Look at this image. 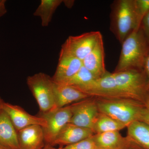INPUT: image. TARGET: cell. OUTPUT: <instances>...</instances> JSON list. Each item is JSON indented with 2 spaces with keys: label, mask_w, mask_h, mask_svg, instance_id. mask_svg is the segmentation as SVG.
I'll return each mask as SVG.
<instances>
[{
  "label": "cell",
  "mask_w": 149,
  "mask_h": 149,
  "mask_svg": "<svg viewBox=\"0 0 149 149\" xmlns=\"http://www.w3.org/2000/svg\"><path fill=\"white\" fill-rule=\"evenodd\" d=\"M121 45L119 60L113 72L143 69L149 55V41L141 27L130 34Z\"/></svg>",
  "instance_id": "1"
},
{
  "label": "cell",
  "mask_w": 149,
  "mask_h": 149,
  "mask_svg": "<svg viewBox=\"0 0 149 149\" xmlns=\"http://www.w3.org/2000/svg\"><path fill=\"white\" fill-rule=\"evenodd\" d=\"M111 9L110 29L121 44L140 27L136 0H115Z\"/></svg>",
  "instance_id": "2"
},
{
  "label": "cell",
  "mask_w": 149,
  "mask_h": 149,
  "mask_svg": "<svg viewBox=\"0 0 149 149\" xmlns=\"http://www.w3.org/2000/svg\"><path fill=\"white\" fill-rule=\"evenodd\" d=\"M99 111L118 120L127 127L133 121L140 120L145 104L128 98L96 97Z\"/></svg>",
  "instance_id": "3"
},
{
  "label": "cell",
  "mask_w": 149,
  "mask_h": 149,
  "mask_svg": "<svg viewBox=\"0 0 149 149\" xmlns=\"http://www.w3.org/2000/svg\"><path fill=\"white\" fill-rule=\"evenodd\" d=\"M112 73L120 98L145 103L149 95V88L143 69L129 70Z\"/></svg>",
  "instance_id": "4"
},
{
  "label": "cell",
  "mask_w": 149,
  "mask_h": 149,
  "mask_svg": "<svg viewBox=\"0 0 149 149\" xmlns=\"http://www.w3.org/2000/svg\"><path fill=\"white\" fill-rule=\"evenodd\" d=\"M28 88L37 101L40 112L45 113L54 107V83L48 74L39 72L27 77Z\"/></svg>",
  "instance_id": "5"
},
{
  "label": "cell",
  "mask_w": 149,
  "mask_h": 149,
  "mask_svg": "<svg viewBox=\"0 0 149 149\" xmlns=\"http://www.w3.org/2000/svg\"><path fill=\"white\" fill-rule=\"evenodd\" d=\"M102 37L99 31L85 32L77 36H70L61 46V51L83 61L92 52Z\"/></svg>",
  "instance_id": "6"
},
{
  "label": "cell",
  "mask_w": 149,
  "mask_h": 149,
  "mask_svg": "<svg viewBox=\"0 0 149 149\" xmlns=\"http://www.w3.org/2000/svg\"><path fill=\"white\" fill-rule=\"evenodd\" d=\"M71 116L70 105L41 113V117L46 120L47 123L46 127L43 129L45 143L47 144L48 147L52 146L63 128L69 123Z\"/></svg>",
  "instance_id": "7"
},
{
  "label": "cell",
  "mask_w": 149,
  "mask_h": 149,
  "mask_svg": "<svg viewBox=\"0 0 149 149\" xmlns=\"http://www.w3.org/2000/svg\"><path fill=\"white\" fill-rule=\"evenodd\" d=\"M72 116L69 123L92 130L100 113L95 98L91 97L70 105Z\"/></svg>",
  "instance_id": "8"
},
{
  "label": "cell",
  "mask_w": 149,
  "mask_h": 149,
  "mask_svg": "<svg viewBox=\"0 0 149 149\" xmlns=\"http://www.w3.org/2000/svg\"><path fill=\"white\" fill-rule=\"evenodd\" d=\"M1 109L8 115L17 131L30 125H39L43 128L47 125L46 120L43 118L32 115L18 105L4 101Z\"/></svg>",
  "instance_id": "9"
},
{
  "label": "cell",
  "mask_w": 149,
  "mask_h": 149,
  "mask_svg": "<svg viewBox=\"0 0 149 149\" xmlns=\"http://www.w3.org/2000/svg\"><path fill=\"white\" fill-rule=\"evenodd\" d=\"M83 66L82 61L60 51L57 66L52 79L55 83L63 84L73 77Z\"/></svg>",
  "instance_id": "10"
},
{
  "label": "cell",
  "mask_w": 149,
  "mask_h": 149,
  "mask_svg": "<svg viewBox=\"0 0 149 149\" xmlns=\"http://www.w3.org/2000/svg\"><path fill=\"white\" fill-rule=\"evenodd\" d=\"M94 134L91 129L68 123L59 133L52 146H69L90 138Z\"/></svg>",
  "instance_id": "11"
},
{
  "label": "cell",
  "mask_w": 149,
  "mask_h": 149,
  "mask_svg": "<svg viewBox=\"0 0 149 149\" xmlns=\"http://www.w3.org/2000/svg\"><path fill=\"white\" fill-rule=\"evenodd\" d=\"M104 58L103 40L102 37L92 52L82 61L83 65L96 79L100 78L107 71L105 68Z\"/></svg>",
  "instance_id": "12"
},
{
  "label": "cell",
  "mask_w": 149,
  "mask_h": 149,
  "mask_svg": "<svg viewBox=\"0 0 149 149\" xmlns=\"http://www.w3.org/2000/svg\"><path fill=\"white\" fill-rule=\"evenodd\" d=\"M54 83L55 104L54 109L67 106L72 103L77 102L91 97L72 86Z\"/></svg>",
  "instance_id": "13"
},
{
  "label": "cell",
  "mask_w": 149,
  "mask_h": 149,
  "mask_svg": "<svg viewBox=\"0 0 149 149\" xmlns=\"http://www.w3.org/2000/svg\"><path fill=\"white\" fill-rule=\"evenodd\" d=\"M20 149H41L45 146L43 127L32 125L17 131Z\"/></svg>",
  "instance_id": "14"
},
{
  "label": "cell",
  "mask_w": 149,
  "mask_h": 149,
  "mask_svg": "<svg viewBox=\"0 0 149 149\" xmlns=\"http://www.w3.org/2000/svg\"><path fill=\"white\" fill-rule=\"evenodd\" d=\"M0 146L4 149H20L17 131L2 109H0Z\"/></svg>",
  "instance_id": "15"
},
{
  "label": "cell",
  "mask_w": 149,
  "mask_h": 149,
  "mask_svg": "<svg viewBox=\"0 0 149 149\" xmlns=\"http://www.w3.org/2000/svg\"><path fill=\"white\" fill-rule=\"evenodd\" d=\"M92 137L97 148L100 149H122L126 141V137L118 131L97 133Z\"/></svg>",
  "instance_id": "16"
},
{
  "label": "cell",
  "mask_w": 149,
  "mask_h": 149,
  "mask_svg": "<svg viewBox=\"0 0 149 149\" xmlns=\"http://www.w3.org/2000/svg\"><path fill=\"white\" fill-rule=\"evenodd\" d=\"M126 137L145 149H149V125L136 120L127 126Z\"/></svg>",
  "instance_id": "17"
},
{
  "label": "cell",
  "mask_w": 149,
  "mask_h": 149,
  "mask_svg": "<svg viewBox=\"0 0 149 149\" xmlns=\"http://www.w3.org/2000/svg\"><path fill=\"white\" fill-rule=\"evenodd\" d=\"M63 2V0H42L33 15L40 17L43 27H47L52 21L56 10Z\"/></svg>",
  "instance_id": "18"
},
{
  "label": "cell",
  "mask_w": 149,
  "mask_h": 149,
  "mask_svg": "<svg viewBox=\"0 0 149 149\" xmlns=\"http://www.w3.org/2000/svg\"><path fill=\"white\" fill-rule=\"evenodd\" d=\"M125 127L126 126L121 123L107 115L100 113L92 130L95 134L110 131H119Z\"/></svg>",
  "instance_id": "19"
},
{
  "label": "cell",
  "mask_w": 149,
  "mask_h": 149,
  "mask_svg": "<svg viewBox=\"0 0 149 149\" xmlns=\"http://www.w3.org/2000/svg\"><path fill=\"white\" fill-rule=\"evenodd\" d=\"M95 79L92 73L83 65L73 77L63 84L72 86L80 90Z\"/></svg>",
  "instance_id": "20"
},
{
  "label": "cell",
  "mask_w": 149,
  "mask_h": 149,
  "mask_svg": "<svg viewBox=\"0 0 149 149\" xmlns=\"http://www.w3.org/2000/svg\"><path fill=\"white\" fill-rule=\"evenodd\" d=\"M92 136L72 145L61 147V149H96Z\"/></svg>",
  "instance_id": "21"
},
{
  "label": "cell",
  "mask_w": 149,
  "mask_h": 149,
  "mask_svg": "<svg viewBox=\"0 0 149 149\" xmlns=\"http://www.w3.org/2000/svg\"><path fill=\"white\" fill-rule=\"evenodd\" d=\"M140 26L142 19L149 11V0H136Z\"/></svg>",
  "instance_id": "22"
},
{
  "label": "cell",
  "mask_w": 149,
  "mask_h": 149,
  "mask_svg": "<svg viewBox=\"0 0 149 149\" xmlns=\"http://www.w3.org/2000/svg\"><path fill=\"white\" fill-rule=\"evenodd\" d=\"M144 107L140 118V121L145 123L149 125V95L145 101Z\"/></svg>",
  "instance_id": "23"
},
{
  "label": "cell",
  "mask_w": 149,
  "mask_h": 149,
  "mask_svg": "<svg viewBox=\"0 0 149 149\" xmlns=\"http://www.w3.org/2000/svg\"><path fill=\"white\" fill-rule=\"evenodd\" d=\"M140 27L149 41V11L142 19Z\"/></svg>",
  "instance_id": "24"
},
{
  "label": "cell",
  "mask_w": 149,
  "mask_h": 149,
  "mask_svg": "<svg viewBox=\"0 0 149 149\" xmlns=\"http://www.w3.org/2000/svg\"><path fill=\"white\" fill-rule=\"evenodd\" d=\"M126 142L122 149H145L133 141L129 140L127 137H126Z\"/></svg>",
  "instance_id": "25"
},
{
  "label": "cell",
  "mask_w": 149,
  "mask_h": 149,
  "mask_svg": "<svg viewBox=\"0 0 149 149\" xmlns=\"http://www.w3.org/2000/svg\"><path fill=\"white\" fill-rule=\"evenodd\" d=\"M143 70L146 76L148 87L149 88V55L145 61Z\"/></svg>",
  "instance_id": "26"
},
{
  "label": "cell",
  "mask_w": 149,
  "mask_h": 149,
  "mask_svg": "<svg viewBox=\"0 0 149 149\" xmlns=\"http://www.w3.org/2000/svg\"><path fill=\"white\" fill-rule=\"evenodd\" d=\"M6 0H0V17L3 16L7 12L6 7Z\"/></svg>",
  "instance_id": "27"
},
{
  "label": "cell",
  "mask_w": 149,
  "mask_h": 149,
  "mask_svg": "<svg viewBox=\"0 0 149 149\" xmlns=\"http://www.w3.org/2000/svg\"><path fill=\"white\" fill-rule=\"evenodd\" d=\"M63 3H64L65 5L68 8H71L74 4V1H63Z\"/></svg>",
  "instance_id": "28"
},
{
  "label": "cell",
  "mask_w": 149,
  "mask_h": 149,
  "mask_svg": "<svg viewBox=\"0 0 149 149\" xmlns=\"http://www.w3.org/2000/svg\"><path fill=\"white\" fill-rule=\"evenodd\" d=\"M4 102V101L3 100L2 98L0 97V109H1V107L2 104L3 102Z\"/></svg>",
  "instance_id": "29"
},
{
  "label": "cell",
  "mask_w": 149,
  "mask_h": 149,
  "mask_svg": "<svg viewBox=\"0 0 149 149\" xmlns=\"http://www.w3.org/2000/svg\"><path fill=\"white\" fill-rule=\"evenodd\" d=\"M51 149H61V148H58V149L51 148Z\"/></svg>",
  "instance_id": "30"
},
{
  "label": "cell",
  "mask_w": 149,
  "mask_h": 149,
  "mask_svg": "<svg viewBox=\"0 0 149 149\" xmlns=\"http://www.w3.org/2000/svg\"><path fill=\"white\" fill-rule=\"evenodd\" d=\"M0 149H4L3 148H2L0 146Z\"/></svg>",
  "instance_id": "31"
},
{
  "label": "cell",
  "mask_w": 149,
  "mask_h": 149,
  "mask_svg": "<svg viewBox=\"0 0 149 149\" xmlns=\"http://www.w3.org/2000/svg\"><path fill=\"white\" fill-rule=\"evenodd\" d=\"M41 149H47L45 148H44Z\"/></svg>",
  "instance_id": "32"
},
{
  "label": "cell",
  "mask_w": 149,
  "mask_h": 149,
  "mask_svg": "<svg viewBox=\"0 0 149 149\" xmlns=\"http://www.w3.org/2000/svg\"><path fill=\"white\" fill-rule=\"evenodd\" d=\"M98 149V148H97V149Z\"/></svg>",
  "instance_id": "33"
}]
</instances>
